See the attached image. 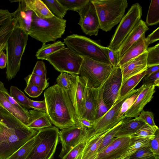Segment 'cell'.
Here are the masks:
<instances>
[{
    "label": "cell",
    "mask_w": 159,
    "mask_h": 159,
    "mask_svg": "<svg viewBox=\"0 0 159 159\" xmlns=\"http://www.w3.org/2000/svg\"><path fill=\"white\" fill-rule=\"evenodd\" d=\"M0 159H8L38 131L28 127L0 107Z\"/></svg>",
    "instance_id": "cell-1"
},
{
    "label": "cell",
    "mask_w": 159,
    "mask_h": 159,
    "mask_svg": "<svg viewBox=\"0 0 159 159\" xmlns=\"http://www.w3.org/2000/svg\"><path fill=\"white\" fill-rule=\"evenodd\" d=\"M46 113L52 123L61 129L77 125L74 107L67 92L57 84L44 93Z\"/></svg>",
    "instance_id": "cell-2"
},
{
    "label": "cell",
    "mask_w": 159,
    "mask_h": 159,
    "mask_svg": "<svg viewBox=\"0 0 159 159\" xmlns=\"http://www.w3.org/2000/svg\"><path fill=\"white\" fill-rule=\"evenodd\" d=\"M66 20L54 16L43 19L38 17L34 13L28 30V34L43 44L55 41L61 37L66 26Z\"/></svg>",
    "instance_id": "cell-3"
},
{
    "label": "cell",
    "mask_w": 159,
    "mask_h": 159,
    "mask_svg": "<svg viewBox=\"0 0 159 159\" xmlns=\"http://www.w3.org/2000/svg\"><path fill=\"white\" fill-rule=\"evenodd\" d=\"M28 36L27 31L16 26L7 41L6 50L7 63L6 73L8 81L14 78L20 70Z\"/></svg>",
    "instance_id": "cell-4"
},
{
    "label": "cell",
    "mask_w": 159,
    "mask_h": 159,
    "mask_svg": "<svg viewBox=\"0 0 159 159\" xmlns=\"http://www.w3.org/2000/svg\"><path fill=\"white\" fill-rule=\"evenodd\" d=\"M98 18L100 29L110 31L120 23L128 6L126 0H90Z\"/></svg>",
    "instance_id": "cell-5"
},
{
    "label": "cell",
    "mask_w": 159,
    "mask_h": 159,
    "mask_svg": "<svg viewBox=\"0 0 159 159\" xmlns=\"http://www.w3.org/2000/svg\"><path fill=\"white\" fill-rule=\"evenodd\" d=\"M63 43L80 56L110 63L107 47L86 37L73 34L65 38Z\"/></svg>",
    "instance_id": "cell-6"
},
{
    "label": "cell",
    "mask_w": 159,
    "mask_h": 159,
    "mask_svg": "<svg viewBox=\"0 0 159 159\" xmlns=\"http://www.w3.org/2000/svg\"><path fill=\"white\" fill-rule=\"evenodd\" d=\"M82 57L79 75L87 79L88 86L95 88L100 87L110 73L113 66L109 63Z\"/></svg>",
    "instance_id": "cell-7"
},
{
    "label": "cell",
    "mask_w": 159,
    "mask_h": 159,
    "mask_svg": "<svg viewBox=\"0 0 159 159\" xmlns=\"http://www.w3.org/2000/svg\"><path fill=\"white\" fill-rule=\"evenodd\" d=\"M142 7L138 3L133 4L119 23L109 46L110 49L116 52L125 38L141 20Z\"/></svg>",
    "instance_id": "cell-8"
},
{
    "label": "cell",
    "mask_w": 159,
    "mask_h": 159,
    "mask_svg": "<svg viewBox=\"0 0 159 159\" xmlns=\"http://www.w3.org/2000/svg\"><path fill=\"white\" fill-rule=\"evenodd\" d=\"M60 72L79 75L83 57L68 47H64L50 55L45 59Z\"/></svg>",
    "instance_id": "cell-9"
},
{
    "label": "cell",
    "mask_w": 159,
    "mask_h": 159,
    "mask_svg": "<svg viewBox=\"0 0 159 159\" xmlns=\"http://www.w3.org/2000/svg\"><path fill=\"white\" fill-rule=\"evenodd\" d=\"M40 139L26 159H52L59 141V130L51 127L39 130Z\"/></svg>",
    "instance_id": "cell-10"
},
{
    "label": "cell",
    "mask_w": 159,
    "mask_h": 159,
    "mask_svg": "<svg viewBox=\"0 0 159 159\" xmlns=\"http://www.w3.org/2000/svg\"><path fill=\"white\" fill-rule=\"evenodd\" d=\"M139 89H133L123 97H119L105 114L94 121L93 127L88 129L89 132L96 134L106 132L124 120L125 118L124 115L121 117L117 118L122 105L127 99L137 92Z\"/></svg>",
    "instance_id": "cell-11"
},
{
    "label": "cell",
    "mask_w": 159,
    "mask_h": 159,
    "mask_svg": "<svg viewBox=\"0 0 159 159\" xmlns=\"http://www.w3.org/2000/svg\"><path fill=\"white\" fill-rule=\"evenodd\" d=\"M122 73L120 66L113 67L103 84V98L105 104L110 108L120 97Z\"/></svg>",
    "instance_id": "cell-12"
},
{
    "label": "cell",
    "mask_w": 159,
    "mask_h": 159,
    "mask_svg": "<svg viewBox=\"0 0 159 159\" xmlns=\"http://www.w3.org/2000/svg\"><path fill=\"white\" fill-rule=\"evenodd\" d=\"M89 136L88 130L81 129L76 125L59 131V137L61 143L62 149L59 157L62 158L72 148Z\"/></svg>",
    "instance_id": "cell-13"
},
{
    "label": "cell",
    "mask_w": 159,
    "mask_h": 159,
    "mask_svg": "<svg viewBox=\"0 0 159 159\" xmlns=\"http://www.w3.org/2000/svg\"><path fill=\"white\" fill-rule=\"evenodd\" d=\"M77 12L80 16L78 24L83 32L90 36H97L100 29L99 22L95 7L90 0Z\"/></svg>",
    "instance_id": "cell-14"
},
{
    "label": "cell",
    "mask_w": 159,
    "mask_h": 159,
    "mask_svg": "<svg viewBox=\"0 0 159 159\" xmlns=\"http://www.w3.org/2000/svg\"><path fill=\"white\" fill-rule=\"evenodd\" d=\"M144 84V86L143 89L138 95L132 105L124 114V116L125 117H138L145 106L153 97V95L155 92V86L151 84Z\"/></svg>",
    "instance_id": "cell-15"
},
{
    "label": "cell",
    "mask_w": 159,
    "mask_h": 159,
    "mask_svg": "<svg viewBox=\"0 0 159 159\" xmlns=\"http://www.w3.org/2000/svg\"><path fill=\"white\" fill-rule=\"evenodd\" d=\"M147 51L138 57L120 66L122 73L121 84L131 77L147 69Z\"/></svg>",
    "instance_id": "cell-16"
},
{
    "label": "cell",
    "mask_w": 159,
    "mask_h": 159,
    "mask_svg": "<svg viewBox=\"0 0 159 159\" xmlns=\"http://www.w3.org/2000/svg\"><path fill=\"white\" fill-rule=\"evenodd\" d=\"M88 87V92L80 118L94 121L96 119L97 100L100 87L96 88Z\"/></svg>",
    "instance_id": "cell-17"
},
{
    "label": "cell",
    "mask_w": 159,
    "mask_h": 159,
    "mask_svg": "<svg viewBox=\"0 0 159 159\" xmlns=\"http://www.w3.org/2000/svg\"><path fill=\"white\" fill-rule=\"evenodd\" d=\"M149 29L146 22L142 20H140L119 47L117 52L120 59L130 47Z\"/></svg>",
    "instance_id": "cell-18"
},
{
    "label": "cell",
    "mask_w": 159,
    "mask_h": 159,
    "mask_svg": "<svg viewBox=\"0 0 159 159\" xmlns=\"http://www.w3.org/2000/svg\"><path fill=\"white\" fill-rule=\"evenodd\" d=\"M111 129L101 133H89L82 152L81 159H98L99 147L104 137Z\"/></svg>",
    "instance_id": "cell-19"
},
{
    "label": "cell",
    "mask_w": 159,
    "mask_h": 159,
    "mask_svg": "<svg viewBox=\"0 0 159 159\" xmlns=\"http://www.w3.org/2000/svg\"><path fill=\"white\" fill-rule=\"evenodd\" d=\"M149 45L145 34H143L120 59L117 66H120L143 53L147 51Z\"/></svg>",
    "instance_id": "cell-20"
},
{
    "label": "cell",
    "mask_w": 159,
    "mask_h": 159,
    "mask_svg": "<svg viewBox=\"0 0 159 159\" xmlns=\"http://www.w3.org/2000/svg\"><path fill=\"white\" fill-rule=\"evenodd\" d=\"M87 80L84 77L78 75L77 85L74 105L77 116L80 118L82 114L88 87Z\"/></svg>",
    "instance_id": "cell-21"
},
{
    "label": "cell",
    "mask_w": 159,
    "mask_h": 159,
    "mask_svg": "<svg viewBox=\"0 0 159 159\" xmlns=\"http://www.w3.org/2000/svg\"><path fill=\"white\" fill-rule=\"evenodd\" d=\"M79 75L62 72L56 79L57 84L67 93L74 105L77 85V77Z\"/></svg>",
    "instance_id": "cell-22"
},
{
    "label": "cell",
    "mask_w": 159,
    "mask_h": 159,
    "mask_svg": "<svg viewBox=\"0 0 159 159\" xmlns=\"http://www.w3.org/2000/svg\"><path fill=\"white\" fill-rule=\"evenodd\" d=\"M29 122L27 126L39 131L52 127V123L46 112L36 110H29Z\"/></svg>",
    "instance_id": "cell-23"
},
{
    "label": "cell",
    "mask_w": 159,
    "mask_h": 159,
    "mask_svg": "<svg viewBox=\"0 0 159 159\" xmlns=\"http://www.w3.org/2000/svg\"><path fill=\"white\" fill-rule=\"evenodd\" d=\"M26 11H31L39 18L43 19L52 17L54 15L41 0H21Z\"/></svg>",
    "instance_id": "cell-24"
},
{
    "label": "cell",
    "mask_w": 159,
    "mask_h": 159,
    "mask_svg": "<svg viewBox=\"0 0 159 159\" xmlns=\"http://www.w3.org/2000/svg\"><path fill=\"white\" fill-rule=\"evenodd\" d=\"M14 1L18 2V8L14 12L11 13L12 18L16 20V26L28 32L33 12L25 11L21 0Z\"/></svg>",
    "instance_id": "cell-25"
},
{
    "label": "cell",
    "mask_w": 159,
    "mask_h": 159,
    "mask_svg": "<svg viewBox=\"0 0 159 159\" xmlns=\"http://www.w3.org/2000/svg\"><path fill=\"white\" fill-rule=\"evenodd\" d=\"M0 107L11 113L26 126L28 125L30 119L29 113H26L11 104L0 90Z\"/></svg>",
    "instance_id": "cell-26"
},
{
    "label": "cell",
    "mask_w": 159,
    "mask_h": 159,
    "mask_svg": "<svg viewBox=\"0 0 159 159\" xmlns=\"http://www.w3.org/2000/svg\"><path fill=\"white\" fill-rule=\"evenodd\" d=\"M124 119L116 135V137L130 136L135 133L146 124L139 120L138 117L134 119Z\"/></svg>",
    "instance_id": "cell-27"
},
{
    "label": "cell",
    "mask_w": 159,
    "mask_h": 159,
    "mask_svg": "<svg viewBox=\"0 0 159 159\" xmlns=\"http://www.w3.org/2000/svg\"><path fill=\"white\" fill-rule=\"evenodd\" d=\"M39 130L37 134L30 139L8 159H26L31 151L40 139Z\"/></svg>",
    "instance_id": "cell-28"
},
{
    "label": "cell",
    "mask_w": 159,
    "mask_h": 159,
    "mask_svg": "<svg viewBox=\"0 0 159 159\" xmlns=\"http://www.w3.org/2000/svg\"><path fill=\"white\" fill-rule=\"evenodd\" d=\"M131 141L132 138L129 136L115 137L112 142L113 158L114 159L120 158L126 151Z\"/></svg>",
    "instance_id": "cell-29"
},
{
    "label": "cell",
    "mask_w": 159,
    "mask_h": 159,
    "mask_svg": "<svg viewBox=\"0 0 159 159\" xmlns=\"http://www.w3.org/2000/svg\"><path fill=\"white\" fill-rule=\"evenodd\" d=\"M65 45L58 40L52 43L43 44L36 52L35 56L38 59L45 60L50 55L65 47Z\"/></svg>",
    "instance_id": "cell-30"
},
{
    "label": "cell",
    "mask_w": 159,
    "mask_h": 159,
    "mask_svg": "<svg viewBox=\"0 0 159 159\" xmlns=\"http://www.w3.org/2000/svg\"><path fill=\"white\" fill-rule=\"evenodd\" d=\"M145 71L131 77L121 84L120 90V97H123L134 89L145 76Z\"/></svg>",
    "instance_id": "cell-31"
},
{
    "label": "cell",
    "mask_w": 159,
    "mask_h": 159,
    "mask_svg": "<svg viewBox=\"0 0 159 159\" xmlns=\"http://www.w3.org/2000/svg\"><path fill=\"white\" fill-rule=\"evenodd\" d=\"M158 128L157 125L152 126L145 124L129 136L134 139L150 140L154 137L155 133Z\"/></svg>",
    "instance_id": "cell-32"
},
{
    "label": "cell",
    "mask_w": 159,
    "mask_h": 159,
    "mask_svg": "<svg viewBox=\"0 0 159 159\" xmlns=\"http://www.w3.org/2000/svg\"><path fill=\"white\" fill-rule=\"evenodd\" d=\"M159 22V0L151 1L146 20L148 26L156 25Z\"/></svg>",
    "instance_id": "cell-33"
},
{
    "label": "cell",
    "mask_w": 159,
    "mask_h": 159,
    "mask_svg": "<svg viewBox=\"0 0 159 159\" xmlns=\"http://www.w3.org/2000/svg\"><path fill=\"white\" fill-rule=\"evenodd\" d=\"M49 10L54 16L63 19L66 15L67 9L57 0H43Z\"/></svg>",
    "instance_id": "cell-34"
},
{
    "label": "cell",
    "mask_w": 159,
    "mask_h": 159,
    "mask_svg": "<svg viewBox=\"0 0 159 159\" xmlns=\"http://www.w3.org/2000/svg\"><path fill=\"white\" fill-rule=\"evenodd\" d=\"M150 140L134 139L132 141L126 151L120 157V159H129L135 152L139 149L148 146Z\"/></svg>",
    "instance_id": "cell-35"
},
{
    "label": "cell",
    "mask_w": 159,
    "mask_h": 159,
    "mask_svg": "<svg viewBox=\"0 0 159 159\" xmlns=\"http://www.w3.org/2000/svg\"><path fill=\"white\" fill-rule=\"evenodd\" d=\"M124 119L121 121L115 126L111 129L105 135L99 147L98 151V153L104 149L112 142L114 138L116 137V135Z\"/></svg>",
    "instance_id": "cell-36"
},
{
    "label": "cell",
    "mask_w": 159,
    "mask_h": 159,
    "mask_svg": "<svg viewBox=\"0 0 159 159\" xmlns=\"http://www.w3.org/2000/svg\"><path fill=\"white\" fill-rule=\"evenodd\" d=\"M147 69L159 65V43L155 46L148 48L147 49Z\"/></svg>",
    "instance_id": "cell-37"
},
{
    "label": "cell",
    "mask_w": 159,
    "mask_h": 159,
    "mask_svg": "<svg viewBox=\"0 0 159 159\" xmlns=\"http://www.w3.org/2000/svg\"><path fill=\"white\" fill-rule=\"evenodd\" d=\"M10 94L15 100L20 105L27 109L30 108L29 106L28 98L17 87L11 86Z\"/></svg>",
    "instance_id": "cell-38"
},
{
    "label": "cell",
    "mask_w": 159,
    "mask_h": 159,
    "mask_svg": "<svg viewBox=\"0 0 159 159\" xmlns=\"http://www.w3.org/2000/svg\"><path fill=\"white\" fill-rule=\"evenodd\" d=\"M88 138L75 146L65 154L61 159H81L82 152Z\"/></svg>",
    "instance_id": "cell-39"
},
{
    "label": "cell",
    "mask_w": 159,
    "mask_h": 159,
    "mask_svg": "<svg viewBox=\"0 0 159 159\" xmlns=\"http://www.w3.org/2000/svg\"><path fill=\"white\" fill-rule=\"evenodd\" d=\"M90 0H60L58 1L68 10L77 12L84 7Z\"/></svg>",
    "instance_id": "cell-40"
},
{
    "label": "cell",
    "mask_w": 159,
    "mask_h": 159,
    "mask_svg": "<svg viewBox=\"0 0 159 159\" xmlns=\"http://www.w3.org/2000/svg\"><path fill=\"white\" fill-rule=\"evenodd\" d=\"M26 84H31L39 87L43 90L49 85L47 81L48 79H44L41 77L32 73L24 78Z\"/></svg>",
    "instance_id": "cell-41"
},
{
    "label": "cell",
    "mask_w": 159,
    "mask_h": 159,
    "mask_svg": "<svg viewBox=\"0 0 159 159\" xmlns=\"http://www.w3.org/2000/svg\"><path fill=\"white\" fill-rule=\"evenodd\" d=\"M16 24V20L12 18L8 23L0 28V44L7 41Z\"/></svg>",
    "instance_id": "cell-42"
},
{
    "label": "cell",
    "mask_w": 159,
    "mask_h": 159,
    "mask_svg": "<svg viewBox=\"0 0 159 159\" xmlns=\"http://www.w3.org/2000/svg\"><path fill=\"white\" fill-rule=\"evenodd\" d=\"M143 85L139 88L138 90L127 99L123 103L117 116V118L121 117L124 115L125 112L132 105L138 95L144 87Z\"/></svg>",
    "instance_id": "cell-43"
},
{
    "label": "cell",
    "mask_w": 159,
    "mask_h": 159,
    "mask_svg": "<svg viewBox=\"0 0 159 159\" xmlns=\"http://www.w3.org/2000/svg\"><path fill=\"white\" fill-rule=\"evenodd\" d=\"M103 84L100 87L98 96L96 119L105 114L110 109L104 103L103 98Z\"/></svg>",
    "instance_id": "cell-44"
},
{
    "label": "cell",
    "mask_w": 159,
    "mask_h": 159,
    "mask_svg": "<svg viewBox=\"0 0 159 159\" xmlns=\"http://www.w3.org/2000/svg\"><path fill=\"white\" fill-rule=\"evenodd\" d=\"M155 157L148 146L144 147L138 150L129 159H150Z\"/></svg>",
    "instance_id": "cell-45"
},
{
    "label": "cell",
    "mask_w": 159,
    "mask_h": 159,
    "mask_svg": "<svg viewBox=\"0 0 159 159\" xmlns=\"http://www.w3.org/2000/svg\"><path fill=\"white\" fill-rule=\"evenodd\" d=\"M148 146L155 156L156 159H158L159 155V128L157 130L154 137L149 140Z\"/></svg>",
    "instance_id": "cell-46"
},
{
    "label": "cell",
    "mask_w": 159,
    "mask_h": 159,
    "mask_svg": "<svg viewBox=\"0 0 159 159\" xmlns=\"http://www.w3.org/2000/svg\"><path fill=\"white\" fill-rule=\"evenodd\" d=\"M0 90L11 104L20 110L26 113H29L28 109L20 105L15 100L5 88L3 83L0 81Z\"/></svg>",
    "instance_id": "cell-47"
},
{
    "label": "cell",
    "mask_w": 159,
    "mask_h": 159,
    "mask_svg": "<svg viewBox=\"0 0 159 159\" xmlns=\"http://www.w3.org/2000/svg\"><path fill=\"white\" fill-rule=\"evenodd\" d=\"M138 118L146 124L152 126H156L154 120L153 113L150 111H141Z\"/></svg>",
    "instance_id": "cell-48"
},
{
    "label": "cell",
    "mask_w": 159,
    "mask_h": 159,
    "mask_svg": "<svg viewBox=\"0 0 159 159\" xmlns=\"http://www.w3.org/2000/svg\"><path fill=\"white\" fill-rule=\"evenodd\" d=\"M32 73L47 79V71L45 63L43 61H37Z\"/></svg>",
    "instance_id": "cell-49"
},
{
    "label": "cell",
    "mask_w": 159,
    "mask_h": 159,
    "mask_svg": "<svg viewBox=\"0 0 159 159\" xmlns=\"http://www.w3.org/2000/svg\"><path fill=\"white\" fill-rule=\"evenodd\" d=\"M43 90L39 87L33 84H28L24 89L25 92L30 97L36 98L40 95Z\"/></svg>",
    "instance_id": "cell-50"
},
{
    "label": "cell",
    "mask_w": 159,
    "mask_h": 159,
    "mask_svg": "<svg viewBox=\"0 0 159 159\" xmlns=\"http://www.w3.org/2000/svg\"><path fill=\"white\" fill-rule=\"evenodd\" d=\"M143 84L154 85L155 87L159 86V70L149 75H145Z\"/></svg>",
    "instance_id": "cell-51"
},
{
    "label": "cell",
    "mask_w": 159,
    "mask_h": 159,
    "mask_svg": "<svg viewBox=\"0 0 159 159\" xmlns=\"http://www.w3.org/2000/svg\"><path fill=\"white\" fill-rule=\"evenodd\" d=\"M28 101L30 108L46 112V106L44 99L42 101H37L32 100L28 98Z\"/></svg>",
    "instance_id": "cell-52"
},
{
    "label": "cell",
    "mask_w": 159,
    "mask_h": 159,
    "mask_svg": "<svg viewBox=\"0 0 159 159\" xmlns=\"http://www.w3.org/2000/svg\"><path fill=\"white\" fill-rule=\"evenodd\" d=\"M113 149L112 142L104 149L98 153L97 159H115L112 156Z\"/></svg>",
    "instance_id": "cell-53"
},
{
    "label": "cell",
    "mask_w": 159,
    "mask_h": 159,
    "mask_svg": "<svg viewBox=\"0 0 159 159\" xmlns=\"http://www.w3.org/2000/svg\"><path fill=\"white\" fill-rule=\"evenodd\" d=\"M12 19L11 13L8 10L0 9V28L8 23Z\"/></svg>",
    "instance_id": "cell-54"
},
{
    "label": "cell",
    "mask_w": 159,
    "mask_h": 159,
    "mask_svg": "<svg viewBox=\"0 0 159 159\" xmlns=\"http://www.w3.org/2000/svg\"><path fill=\"white\" fill-rule=\"evenodd\" d=\"M108 55L110 64L113 67L117 66L120 60L117 52L107 47Z\"/></svg>",
    "instance_id": "cell-55"
},
{
    "label": "cell",
    "mask_w": 159,
    "mask_h": 159,
    "mask_svg": "<svg viewBox=\"0 0 159 159\" xmlns=\"http://www.w3.org/2000/svg\"><path fill=\"white\" fill-rule=\"evenodd\" d=\"M78 125L77 126L84 129L88 130L93 126L94 121L78 117Z\"/></svg>",
    "instance_id": "cell-56"
},
{
    "label": "cell",
    "mask_w": 159,
    "mask_h": 159,
    "mask_svg": "<svg viewBox=\"0 0 159 159\" xmlns=\"http://www.w3.org/2000/svg\"><path fill=\"white\" fill-rule=\"evenodd\" d=\"M146 38L149 44L159 40V27H158Z\"/></svg>",
    "instance_id": "cell-57"
},
{
    "label": "cell",
    "mask_w": 159,
    "mask_h": 159,
    "mask_svg": "<svg viewBox=\"0 0 159 159\" xmlns=\"http://www.w3.org/2000/svg\"><path fill=\"white\" fill-rule=\"evenodd\" d=\"M7 58L4 52L2 51L0 54V69H2L6 67Z\"/></svg>",
    "instance_id": "cell-58"
},
{
    "label": "cell",
    "mask_w": 159,
    "mask_h": 159,
    "mask_svg": "<svg viewBox=\"0 0 159 159\" xmlns=\"http://www.w3.org/2000/svg\"><path fill=\"white\" fill-rule=\"evenodd\" d=\"M159 70V65H157L147 68L145 71V75H149Z\"/></svg>",
    "instance_id": "cell-59"
},
{
    "label": "cell",
    "mask_w": 159,
    "mask_h": 159,
    "mask_svg": "<svg viewBox=\"0 0 159 159\" xmlns=\"http://www.w3.org/2000/svg\"><path fill=\"white\" fill-rule=\"evenodd\" d=\"M7 41L0 44V54L6 49Z\"/></svg>",
    "instance_id": "cell-60"
},
{
    "label": "cell",
    "mask_w": 159,
    "mask_h": 159,
    "mask_svg": "<svg viewBox=\"0 0 159 159\" xmlns=\"http://www.w3.org/2000/svg\"><path fill=\"white\" fill-rule=\"evenodd\" d=\"M120 159V158H116V159Z\"/></svg>",
    "instance_id": "cell-61"
},
{
    "label": "cell",
    "mask_w": 159,
    "mask_h": 159,
    "mask_svg": "<svg viewBox=\"0 0 159 159\" xmlns=\"http://www.w3.org/2000/svg\"><path fill=\"white\" fill-rule=\"evenodd\" d=\"M1 120V117H0V120Z\"/></svg>",
    "instance_id": "cell-62"
}]
</instances>
